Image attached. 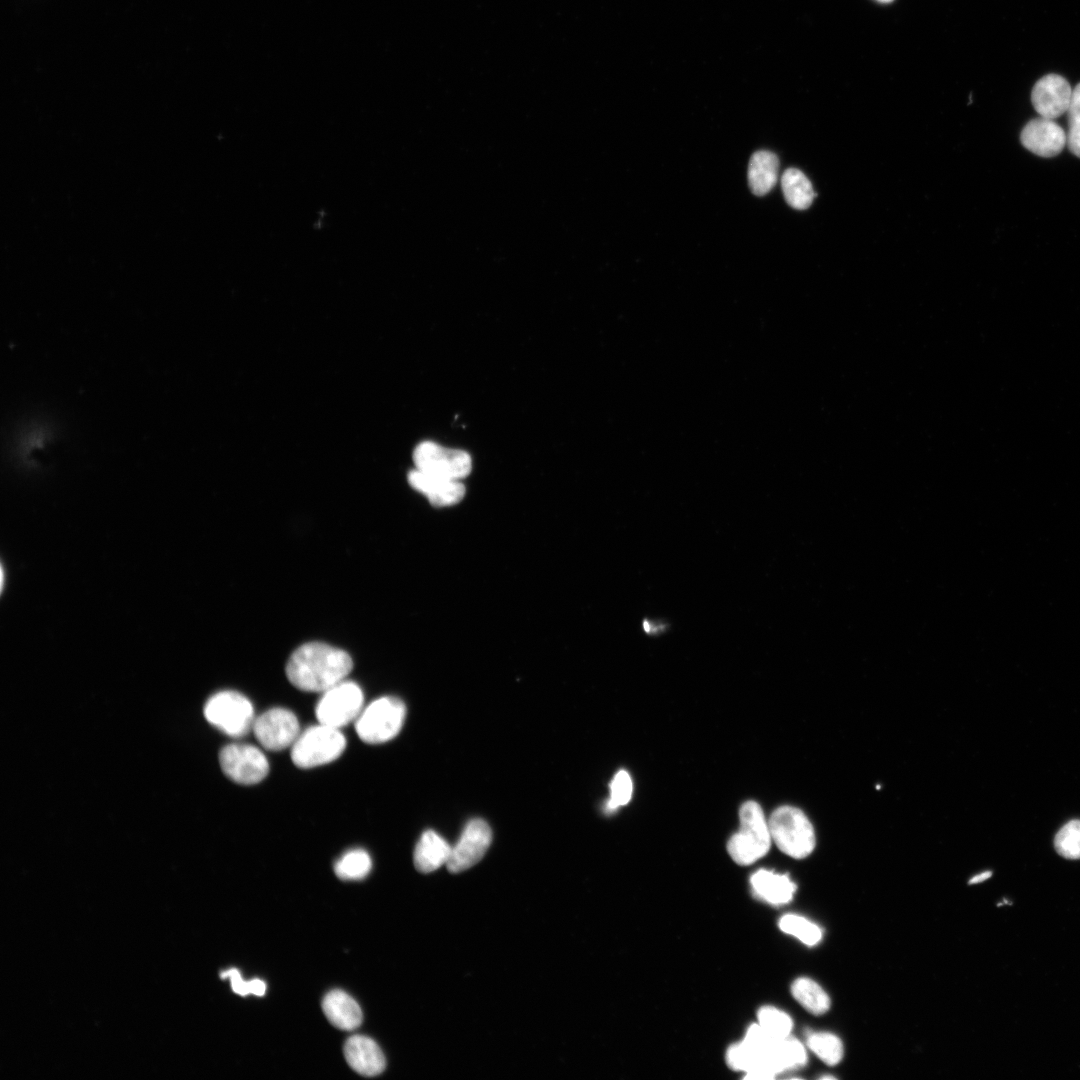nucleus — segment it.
I'll list each match as a JSON object with an SVG mask.
<instances>
[{
  "label": "nucleus",
  "instance_id": "423d86ee",
  "mask_svg": "<svg viewBox=\"0 0 1080 1080\" xmlns=\"http://www.w3.org/2000/svg\"><path fill=\"white\" fill-rule=\"evenodd\" d=\"M206 720L231 737H242L252 729L253 706L239 692L226 690L211 696L203 710Z\"/></svg>",
  "mask_w": 1080,
  "mask_h": 1080
},
{
  "label": "nucleus",
  "instance_id": "f257e3e1",
  "mask_svg": "<svg viewBox=\"0 0 1080 1080\" xmlns=\"http://www.w3.org/2000/svg\"><path fill=\"white\" fill-rule=\"evenodd\" d=\"M352 667L347 652L325 643L309 642L291 654L286 675L302 691L324 692L343 681Z\"/></svg>",
  "mask_w": 1080,
  "mask_h": 1080
},
{
  "label": "nucleus",
  "instance_id": "5701e85b",
  "mask_svg": "<svg viewBox=\"0 0 1080 1080\" xmlns=\"http://www.w3.org/2000/svg\"><path fill=\"white\" fill-rule=\"evenodd\" d=\"M371 868V858L363 849L346 852L334 864L335 875L342 880H361L369 874Z\"/></svg>",
  "mask_w": 1080,
  "mask_h": 1080
},
{
  "label": "nucleus",
  "instance_id": "412c9836",
  "mask_svg": "<svg viewBox=\"0 0 1080 1080\" xmlns=\"http://www.w3.org/2000/svg\"><path fill=\"white\" fill-rule=\"evenodd\" d=\"M781 186L786 202L797 210L810 207L816 196L809 179L796 168H789L784 172Z\"/></svg>",
  "mask_w": 1080,
  "mask_h": 1080
},
{
  "label": "nucleus",
  "instance_id": "b1692460",
  "mask_svg": "<svg viewBox=\"0 0 1080 1080\" xmlns=\"http://www.w3.org/2000/svg\"><path fill=\"white\" fill-rule=\"evenodd\" d=\"M779 929L807 946L817 945L822 937L823 933L821 928L808 920L807 918L797 914H785L778 921Z\"/></svg>",
  "mask_w": 1080,
  "mask_h": 1080
},
{
  "label": "nucleus",
  "instance_id": "9d476101",
  "mask_svg": "<svg viewBox=\"0 0 1080 1080\" xmlns=\"http://www.w3.org/2000/svg\"><path fill=\"white\" fill-rule=\"evenodd\" d=\"M252 730L265 749L280 751L293 745L300 734V725L293 712L276 707L254 719Z\"/></svg>",
  "mask_w": 1080,
  "mask_h": 1080
},
{
  "label": "nucleus",
  "instance_id": "20e7f679",
  "mask_svg": "<svg viewBox=\"0 0 1080 1080\" xmlns=\"http://www.w3.org/2000/svg\"><path fill=\"white\" fill-rule=\"evenodd\" d=\"M406 716L404 702L393 696L371 702L355 720L358 737L368 744H380L393 739L401 730Z\"/></svg>",
  "mask_w": 1080,
  "mask_h": 1080
},
{
  "label": "nucleus",
  "instance_id": "aec40b11",
  "mask_svg": "<svg viewBox=\"0 0 1080 1080\" xmlns=\"http://www.w3.org/2000/svg\"><path fill=\"white\" fill-rule=\"evenodd\" d=\"M791 994L806 1011L816 1016L825 1014L831 1007L827 992L808 977L795 979L791 984Z\"/></svg>",
  "mask_w": 1080,
  "mask_h": 1080
},
{
  "label": "nucleus",
  "instance_id": "c85d7f7f",
  "mask_svg": "<svg viewBox=\"0 0 1080 1080\" xmlns=\"http://www.w3.org/2000/svg\"><path fill=\"white\" fill-rule=\"evenodd\" d=\"M221 978H229L233 991L241 996L249 994L263 996L266 991V984L264 981L260 979L245 981L241 977L240 972L234 968L223 972Z\"/></svg>",
  "mask_w": 1080,
  "mask_h": 1080
},
{
  "label": "nucleus",
  "instance_id": "c756f323",
  "mask_svg": "<svg viewBox=\"0 0 1080 1080\" xmlns=\"http://www.w3.org/2000/svg\"><path fill=\"white\" fill-rule=\"evenodd\" d=\"M991 876H992V872H991V871H984V872H981V873H979V874H977V875H974V876H973L972 878H970V880H969V882H968V883H969L970 885H972V884H979V883H981V882H984L985 880H987V879H988V878H990Z\"/></svg>",
  "mask_w": 1080,
  "mask_h": 1080
},
{
  "label": "nucleus",
  "instance_id": "0eeeda50",
  "mask_svg": "<svg viewBox=\"0 0 1080 1080\" xmlns=\"http://www.w3.org/2000/svg\"><path fill=\"white\" fill-rule=\"evenodd\" d=\"M364 696L352 681H341L324 691L315 708L319 723L340 728L356 720L362 711Z\"/></svg>",
  "mask_w": 1080,
  "mask_h": 1080
},
{
  "label": "nucleus",
  "instance_id": "393cba45",
  "mask_svg": "<svg viewBox=\"0 0 1080 1080\" xmlns=\"http://www.w3.org/2000/svg\"><path fill=\"white\" fill-rule=\"evenodd\" d=\"M757 1023L768 1035L775 1039L791 1036L794 1025L789 1014L770 1005L758 1009Z\"/></svg>",
  "mask_w": 1080,
  "mask_h": 1080
},
{
  "label": "nucleus",
  "instance_id": "ddd939ff",
  "mask_svg": "<svg viewBox=\"0 0 1080 1080\" xmlns=\"http://www.w3.org/2000/svg\"><path fill=\"white\" fill-rule=\"evenodd\" d=\"M1020 141L1030 152L1050 158L1058 155L1067 145V135L1055 121L1039 117L1024 126Z\"/></svg>",
  "mask_w": 1080,
  "mask_h": 1080
},
{
  "label": "nucleus",
  "instance_id": "bb28decb",
  "mask_svg": "<svg viewBox=\"0 0 1080 1080\" xmlns=\"http://www.w3.org/2000/svg\"><path fill=\"white\" fill-rule=\"evenodd\" d=\"M1066 113L1068 115L1067 146L1075 156L1080 158V83L1073 89Z\"/></svg>",
  "mask_w": 1080,
  "mask_h": 1080
},
{
  "label": "nucleus",
  "instance_id": "7ed1b4c3",
  "mask_svg": "<svg viewBox=\"0 0 1080 1080\" xmlns=\"http://www.w3.org/2000/svg\"><path fill=\"white\" fill-rule=\"evenodd\" d=\"M768 823L772 841L787 856L803 859L814 851L815 829L801 809L790 805L780 806L772 812Z\"/></svg>",
  "mask_w": 1080,
  "mask_h": 1080
},
{
  "label": "nucleus",
  "instance_id": "2eb2a0df",
  "mask_svg": "<svg viewBox=\"0 0 1080 1080\" xmlns=\"http://www.w3.org/2000/svg\"><path fill=\"white\" fill-rule=\"evenodd\" d=\"M343 1052L349 1066L362 1076H377L385 1069V1056L378 1044L369 1037L363 1035L349 1037L344 1044Z\"/></svg>",
  "mask_w": 1080,
  "mask_h": 1080
},
{
  "label": "nucleus",
  "instance_id": "1a4fd4ad",
  "mask_svg": "<svg viewBox=\"0 0 1080 1080\" xmlns=\"http://www.w3.org/2000/svg\"><path fill=\"white\" fill-rule=\"evenodd\" d=\"M219 763L228 778L242 785L257 784L269 772L266 756L250 744L224 746L219 752Z\"/></svg>",
  "mask_w": 1080,
  "mask_h": 1080
},
{
  "label": "nucleus",
  "instance_id": "f8f14e48",
  "mask_svg": "<svg viewBox=\"0 0 1080 1080\" xmlns=\"http://www.w3.org/2000/svg\"><path fill=\"white\" fill-rule=\"evenodd\" d=\"M1072 92L1073 89L1064 77L1050 73L1033 86L1031 102L1040 117L1054 120L1067 112Z\"/></svg>",
  "mask_w": 1080,
  "mask_h": 1080
},
{
  "label": "nucleus",
  "instance_id": "a211bd4d",
  "mask_svg": "<svg viewBox=\"0 0 1080 1080\" xmlns=\"http://www.w3.org/2000/svg\"><path fill=\"white\" fill-rule=\"evenodd\" d=\"M452 846L433 830L425 831L419 838L413 855L415 868L430 873L447 865Z\"/></svg>",
  "mask_w": 1080,
  "mask_h": 1080
},
{
  "label": "nucleus",
  "instance_id": "dca6fc26",
  "mask_svg": "<svg viewBox=\"0 0 1080 1080\" xmlns=\"http://www.w3.org/2000/svg\"><path fill=\"white\" fill-rule=\"evenodd\" d=\"M750 885L756 897L775 906L789 903L797 890L796 884L787 874L769 869H759L752 874Z\"/></svg>",
  "mask_w": 1080,
  "mask_h": 1080
},
{
  "label": "nucleus",
  "instance_id": "6e6552de",
  "mask_svg": "<svg viewBox=\"0 0 1080 1080\" xmlns=\"http://www.w3.org/2000/svg\"><path fill=\"white\" fill-rule=\"evenodd\" d=\"M415 468L443 478L461 480L471 471L470 455L460 449L443 447L435 442L418 444L413 453Z\"/></svg>",
  "mask_w": 1080,
  "mask_h": 1080
},
{
  "label": "nucleus",
  "instance_id": "cd10ccee",
  "mask_svg": "<svg viewBox=\"0 0 1080 1080\" xmlns=\"http://www.w3.org/2000/svg\"><path fill=\"white\" fill-rule=\"evenodd\" d=\"M633 792V783L629 773L620 770L615 774L610 783V797L606 804L608 812L614 811L620 806L626 805Z\"/></svg>",
  "mask_w": 1080,
  "mask_h": 1080
},
{
  "label": "nucleus",
  "instance_id": "9b49d317",
  "mask_svg": "<svg viewBox=\"0 0 1080 1080\" xmlns=\"http://www.w3.org/2000/svg\"><path fill=\"white\" fill-rule=\"evenodd\" d=\"M491 841L492 831L488 823L479 818L470 820L452 846L447 868L452 873H459L474 866L485 855Z\"/></svg>",
  "mask_w": 1080,
  "mask_h": 1080
},
{
  "label": "nucleus",
  "instance_id": "4be33fe9",
  "mask_svg": "<svg viewBox=\"0 0 1080 1080\" xmlns=\"http://www.w3.org/2000/svg\"><path fill=\"white\" fill-rule=\"evenodd\" d=\"M807 1046L822 1062L829 1066L837 1065L844 1056L841 1039L829 1032H813L807 1036Z\"/></svg>",
  "mask_w": 1080,
  "mask_h": 1080
},
{
  "label": "nucleus",
  "instance_id": "39448f33",
  "mask_svg": "<svg viewBox=\"0 0 1080 1080\" xmlns=\"http://www.w3.org/2000/svg\"><path fill=\"white\" fill-rule=\"evenodd\" d=\"M345 747L346 739L338 728L319 723L299 734L291 759L299 768H313L336 760Z\"/></svg>",
  "mask_w": 1080,
  "mask_h": 1080
},
{
  "label": "nucleus",
  "instance_id": "f3484780",
  "mask_svg": "<svg viewBox=\"0 0 1080 1080\" xmlns=\"http://www.w3.org/2000/svg\"><path fill=\"white\" fill-rule=\"evenodd\" d=\"M322 1010L327 1020L336 1028L352 1031L358 1028L363 1019L358 1003L346 992L332 990L322 1000Z\"/></svg>",
  "mask_w": 1080,
  "mask_h": 1080
},
{
  "label": "nucleus",
  "instance_id": "f03ea898",
  "mask_svg": "<svg viewBox=\"0 0 1080 1080\" xmlns=\"http://www.w3.org/2000/svg\"><path fill=\"white\" fill-rule=\"evenodd\" d=\"M739 820V830L730 837L727 851L736 864L747 866L768 853L772 838L768 819L757 802L742 804Z\"/></svg>",
  "mask_w": 1080,
  "mask_h": 1080
},
{
  "label": "nucleus",
  "instance_id": "4468645a",
  "mask_svg": "<svg viewBox=\"0 0 1080 1080\" xmlns=\"http://www.w3.org/2000/svg\"><path fill=\"white\" fill-rule=\"evenodd\" d=\"M412 488L424 494L432 505L450 506L462 500L465 487L460 480L443 478L418 469L408 475Z\"/></svg>",
  "mask_w": 1080,
  "mask_h": 1080
},
{
  "label": "nucleus",
  "instance_id": "a878e982",
  "mask_svg": "<svg viewBox=\"0 0 1080 1080\" xmlns=\"http://www.w3.org/2000/svg\"><path fill=\"white\" fill-rule=\"evenodd\" d=\"M1056 851L1067 859H1080V820L1066 823L1056 834Z\"/></svg>",
  "mask_w": 1080,
  "mask_h": 1080
},
{
  "label": "nucleus",
  "instance_id": "6ab92c4d",
  "mask_svg": "<svg viewBox=\"0 0 1080 1080\" xmlns=\"http://www.w3.org/2000/svg\"><path fill=\"white\" fill-rule=\"evenodd\" d=\"M779 160L767 150L755 152L748 166V183L753 194L763 196L775 186L778 177Z\"/></svg>",
  "mask_w": 1080,
  "mask_h": 1080
},
{
  "label": "nucleus",
  "instance_id": "7c9ffc66",
  "mask_svg": "<svg viewBox=\"0 0 1080 1080\" xmlns=\"http://www.w3.org/2000/svg\"><path fill=\"white\" fill-rule=\"evenodd\" d=\"M879 1H881V2H890L892 0H879Z\"/></svg>",
  "mask_w": 1080,
  "mask_h": 1080
}]
</instances>
